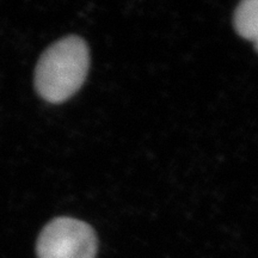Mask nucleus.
<instances>
[{"label":"nucleus","mask_w":258,"mask_h":258,"mask_svg":"<svg viewBox=\"0 0 258 258\" xmlns=\"http://www.w3.org/2000/svg\"><path fill=\"white\" fill-rule=\"evenodd\" d=\"M90 53L78 36L61 38L44 50L35 71V88L49 103H62L82 88L88 76Z\"/></svg>","instance_id":"1"},{"label":"nucleus","mask_w":258,"mask_h":258,"mask_svg":"<svg viewBox=\"0 0 258 258\" xmlns=\"http://www.w3.org/2000/svg\"><path fill=\"white\" fill-rule=\"evenodd\" d=\"M97 237L91 226L77 219L51 220L38 235V258H96Z\"/></svg>","instance_id":"2"},{"label":"nucleus","mask_w":258,"mask_h":258,"mask_svg":"<svg viewBox=\"0 0 258 258\" xmlns=\"http://www.w3.org/2000/svg\"><path fill=\"white\" fill-rule=\"evenodd\" d=\"M235 31L254 43L258 51V0H245L238 5L233 16Z\"/></svg>","instance_id":"3"}]
</instances>
